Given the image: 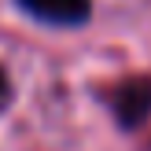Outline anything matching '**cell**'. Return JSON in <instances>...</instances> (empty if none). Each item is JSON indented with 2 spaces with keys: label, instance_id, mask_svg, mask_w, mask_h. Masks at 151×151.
Returning <instances> with one entry per match:
<instances>
[{
  "label": "cell",
  "instance_id": "obj_1",
  "mask_svg": "<svg viewBox=\"0 0 151 151\" xmlns=\"http://www.w3.org/2000/svg\"><path fill=\"white\" fill-rule=\"evenodd\" d=\"M107 107L118 129L137 133L151 122V74H129L107 92Z\"/></svg>",
  "mask_w": 151,
  "mask_h": 151
},
{
  "label": "cell",
  "instance_id": "obj_2",
  "mask_svg": "<svg viewBox=\"0 0 151 151\" xmlns=\"http://www.w3.org/2000/svg\"><path fill=\"white\" fill-rule=\"evenodd\" d=\"M29 19L44 22V26H85L92 19V0H15Z\"/></svg>",
  "mask_w": 151,
  "mask_h": 151
},
{
  "label": "cell",
  "instance_id": "obj_3",
  "mask_svg": "<svg viewBox=\"0 0 151 151\" xmlns=\"http://www.w3.org/2000/svg\"><path fill=\"white\" fill-rule=\"evenodd\" d=\"M11 103V78H7V70L0 66V111Z\"/></svg>",
  "mask_w": 151,
  "mask_h": 151
}]
</instances>
